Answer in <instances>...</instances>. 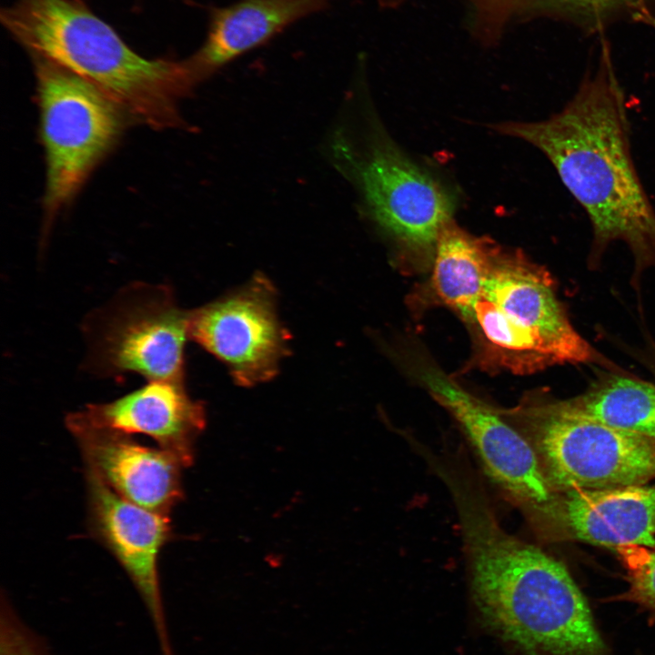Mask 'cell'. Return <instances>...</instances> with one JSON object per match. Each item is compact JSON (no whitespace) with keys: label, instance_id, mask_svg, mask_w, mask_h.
Segmentation results:
<instances>
[{"label":"cell","instance_id":"cell-3","mask_svg":"<svg viewBox=\"0 0 655 655\" xmlns=\"http://www.w3.org/2000/svg\"><path fill=\"white\" fill-rule=\"evenodd\" d=\"M0 21L29 55L83 77L140 123L182 124L177 104L198 84L187 59L140 55L86 1L16 0Z\"/></svg>","mask_w":655,"mask_h":655},{"label":"cell","instance_id":"cell-17","mask_svg":"<svg viewBox=\"0 0 655 655\" xmlns=\"http://www.w3.org/2000/svg\"><path fill=\"white\" fill-rule=\"evenodd\" d=\"M570 412L655 442V385L610 375L585 393L560 400Z\"/></svg>","mask_w":655,"mask_h":655},{"label":"cell","instance_id":"cell-19","mask_svg":"<svg viewBox=\"0 0 655 655\" xmlns=\"http://www.w3.org/2000/svg\"><path fill=\"white\" fill-rule=\"evenodd\" d=\"M626 570L627 590L606 601L637 605L655 622V547H630L617 550Z\"/></svg>","mask_w":655,"mask_h":655},{"label":"cell","instance_id":"cell-23","mask_svg":"<svg viewBox=\"0 0 655 655\" xmlns=\"http://www.w3.org/2000/svg\"><path fill=\"white\" fill-rule=\"evenodd\" d=\"M183 1L186 2V3H187V4H191V0H183Z\"/></svg>","mask_w":655,"mask_h":655},{"label":"cell","instance_id":"cell-4","mask_svg":"<svg viewBox=\"0 0 655 655\" xmlns=\"http://www.w3.org/2000/svg\"><path fill=\"white\" fill-rule=\"evenodd\" d=\"M509 413L504 416L533 447L554 492L655 479L653 440L574 414L560 400L525 404Z\"/></svg>","mask_w":655,"mask_h":655},{"label":"cell","instance_id":"cell-7","mask_svg":"<svg viewBox=\"0 0 655 655\" xmlns=\"http://www.w3.org/2000/svg\"><path fill=\"white\" fill-rule=\"evenodd\" d=\"M331 147L382 229L413 250L435 249L453 211L452 198L438 182L386 142H374L363 157L342 134Z\"/></svg>","mask_w":655,"mask_h":655},{"label":"cell","instance_id":"cell-2","mask_svg":"<svg viewBox=\"0 0 655 655\" xmlns=\"http://www.w3.org/2000/svg\"><path fill=\"white\" fill-rule=\"evenodd\" d=\"M448 491L473 599L488 624L525 655H611L563 563L506 531L472 480Z\"/></svg>","mask_w":655,"mask_h":655},{"label":"cell","instance_id":"cell-18","mask_svg":"<svg viewBox=\"0 0 655 655\" xmlns=\"http://www.w3.org/2000/svg\"><path fill=\"white\" fill-rule=\"evenodd\" d=\"M655 0H523L516 17H550L572 22L589 31L620 18L655 25Z\"/></svg>","mask_w":655,"mask_h":655},{"label":"cell","instance_id":"cell-13","mask_svg":"<svg viewBox=\"0 0 655 655\" xmlns=\"http://www.w3.org/2000/svg\"><path fill=\"white\" fill-rule=\"evenodd\" d=\"M66 427L143 434L187 468L206 425L203 403L190 398L184 381L147 380L116 399L86 405L66 416Z\"/></svg>","mask_w":655,"mask_h":655},{"label":"cell","instance_id":"cell-11","mask_svg":"<svg viewBox=\"0 0 655 655\" xmlns=\"http://www.w3.org/2000/svg\"><path fill=\"white\" fill-rule=\"evenodd\" d=\"M87 528L123 568L152 622L161 655H174L165 614L158 559L172 537L169 516L120 497L86 469Z\"/></svg>","mask_w":655,"mask_h":655},{"label":"cell","instance_id":"cell-12","mask_svg":"<svg viewBox=\"0 0 655 655\" xmlns=\"http://www.w3.org/2000/svg\"><path fill=\"white\" fill-rule=\"evenodd\" d=\"M529 523L547 542H581L616 551L655 547V486L555 492Z\"/></svg>","mask_w":655,"mask_h":655},{"label":"cell","instance_id":"cell-10","mask_svg":"<svg viewBox=\"0 0 655 655\" xmlns=\"http://www.w3.org/2000/svg\"><path fill=\"white\" fill-rule=\"evenodd\" d=\"M480 297L499 309L525 353L541 368L595 358L571 324L553 280L521 256L496 247Z\"/></svg>","mask_w":655,"mask_h":655},{"label":"cell","instance_id":"cell-8","mask_svg":"<svg viewBox=\"0 0 655 655\" xmlns=\"http://www.w3.org/2000/svg\"><path fill=\"white\" fill-rule=\"evenodd\" d=\"M420 378L458 423L488 479L529 522L555 493L529 441L500 412L439 370L422 368Z\"/></svg>","mask_w":655,"mask_h":655},{"label":"cell","instance_id":"cell-5","mask_svg":"<svg viewBox=\"0 0 655 655\" xmlns=\"http://www.w3.org/2000/svg\"><path fill=\"white\" fill-rule=\"evenodd\" d=\"M188 314L167 285L124 287L84 321L86 369L104 378L184 381Z\"/></svg>","mask_w":655,"mask_h":655},{"label":"cell","instance_id":"cell-14","mask_svg":"<svg viewBox=\"0 0 655 655\" xmlns=\"http://www.w3.org/2000/svg\"><path fill=\"white\" fill-rule=\"evenodd\" d=\"M66 428L79 446L86 469L120 497L166 516L182 500L185 467L170 453L117 431Z\"/></svg>","mask_w":655,"mask_h":655},{"label":"cell","instance_id":"cell-9","mask_svg":"<svg viewBox=\"0 0 655 655\" xmlns=\"http://www.w3.org/2000/svg\"><path fill=\"white\" fill-rule=\"evenodd\" d=\"M188 337L227 365L240 386L272 378L287 351L275 291L262 277L189 311Z\"/></svg>","mask_w":655,"mask_h":655},{"label":"cell","instance_id":"cell-6","mask_svg":"<svg viewBox=\"0 0 655 655\" xmlns=\"http://www.w3.org/2000/svg\"><path fill=\"white\" fill-rule=\"evenodd\" d=\"M30 56L46 159L44 207L51 223L116 142L123 112L78 75L43 56Z\"/></svg>","mask_w":655,"mask_h":655},{"label":"cell","instance_id":"cell-1","mask_svg":"<svg viewBox=\"0 0 655 655\" xmlns=\"http://www.w3.org/2000/svg\"><path fill=\"white\" fill-rule=\"evenodd\" d=\"M495 128L549 160L590 220L592 257L622 242L640 268L655 267V207L634 162L628 103L606 45L560 111Z\"/></svg>","mask_w":655,"mask_h":655},{"label":"cell","instance_id":"cell-20","mask_svg":"<svg viewBox=\"0 0 655 655\" xmlns=\"http://www.w3.org/2000/svg\"><path fill=\"white\" fill-rule=\"evenodd\" d=\"M0 655H53L46 642L20 618L4 593L0 602Z\"/></svg>","mask_w":655,"mask_h":655},{"label":"cell","instance_id":"cell-21","mask_svg":"<svg viewBox=\"0 0 655 655\" xmlns=\"http://www.w3.org/2000/svg\"><path fill=\"white\" fill-rule=\"evenodd\" d=\"M474 35L486 44L497 42L523 0H469Z\"/></svg>","mask_w":655,"mask_h":655},{"label":"cell","instance_id":"cell-22","mask_svg":"<svg viewBox=\"0 0 655 655\" xmlns=\"http://www.w3.org/2000/svg\"><path fill=\"white\" fill-rule=\"evenodd\" d=\"M406 0H378V4L386 8H394L400 5Z\"/></svg>","mask_w":655,"mask_h":655},{"label":"cell","instance_id":"cell-15","mask_svg":"<svg viewBox=\"0 0 655 655\" xmlns=\"http://www.w3.org/2000/svg\"><path fill=\"white\" fill-rule=\"evenodd\" d=\"M333 0H239L213 7L200 47L187 57L198 83L244 54L266 44Z\"/></svg>","mask_w":655,"mask_h":655},{"label":"cell","instance_id":"cell-16","mask_svg":"<svg viewBox=\"0 0 655 655\" xmlns=\"http://www.w3.org/2000/svg\"><path fill=\"white\" fill-rule=\"evenodd\" d=\"M496 247L470 236L451 221L441 230L432 283L438 298L469 322L482 295Z\"/></svg>","mask_w":655,"mask_h":655}]
</instances>
